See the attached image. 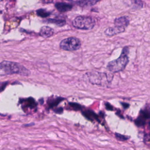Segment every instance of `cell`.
I'll use <instances>...</instances> for the list:
<instances>
[{
	"instance_id": "8992f818",
	"label": "cell",
	"mask_w": 150,
	"mask_h": 150,
	"mask_svg": "<svg viewBox=\"0 0 150 150\" xmlns=\"http://www.w3.org/2000/svg\"><path fill=\"white\" fill-rule=\"evenodd\" d=\"M125 30V28L115 26L114 27H110L106 29L104 31L105 34L107 36H113L118 33L123 32Z\"/></svg>"
},
{
	"instance_id": "e0dca14e",
	"label": "cell",
	"mask_w": 150,
	"mask_h": 150,
	"mask_svg": "<svg viewBox=\"0 0 150 150\" xmlns=\"http://www.w3.org/2000/svg\"><path fill=\"white\" fill-rule=\"evenodd\" d=\"M105 107H106V108H107V110H110V111L113 110V107H112V105H111V104H110L108 103H107L105 104Z\"/></svg>"
},
{
	"instance_id": "ffe728a7",
	"label": "cell",
	"mask_w": 150,
	"mask_h": 150,
	"mask_svg": "<svg viewBox=\"0 0 150 150\" xmlns=\"http://www.w3.org/2000/svg\"><path fill=\"white\" fill-rule=\"evenodd\" d=\"M148 125H149V128H150V122H149V123H148Z\"/></svg>"
},
{
	"instance_id": "277c9868",
	"label": "cell",
	"mask_w": 150,
	"mask_h": 150,
	"mask_svg": "<svg viewBox=\"0 0 150 150\" xmlns=\"http://www.w3.org/2000/svg\"><path fill=\"white\" fill-rule=\"evenodd\" d=\"M73 25L77 29L89 30L95 25V21L90 16H78L73 21Z\"/></svg>"
},
{
	"instance_id": "4fadbf2b",
	"label": "cell",
	"mask_w": 150,
	"mask_h": 150,
	"mask_svg": "<svg viewBox=\"0 0 150 150\" xmlns=\"http://www.w3.org/2000/svg\"><path fill=\"white\" fill-rule=\"evenodd\" d=\"M84 115H85L87 118L90 120H98V116L97 114H96L93 111H86L85 113H84Z\"/></svg>"
},
{
	"instance_id": "ac0fdd59",
	"label": "cell",
	"mask_w": 150,
	"mask_h": 150,
	"mask_svg": "<svg viewBox=\"0 0 150 150\" xmlns=\"http://www.w3.org/2000/svg\"><path fill=\"white\" fill-rule=\"evenodd\" d=\"M40 1L45 4H50L53 2V0H40Z\"/></svg>"
},
{
	"instance_id": "6da1fadb",
	"label": "cell",
	"mask_w": 150,
	"mask_h": 150,
	"mask_svg": "<svg viewBox=\"0 0 150 150\" xmlns=\"http://www.w3.org/2000/svg\"><path fill=\"white\" fill-rule=\"evenodd\" d=\"M0 69L6 74H18L23 76H29L30 71L23 65L14 62L4 60L0 63Z\"/></svg>"
},
{
	"instance_id": "d6986e66",
	"label": "cell",
	"mask_w": 150,
	"mask_h": 150,
	"mask_svg": "<svg viewBox=\"0 0 150 150\" xmlns=\"http://www.w3.org/2000/svg\"><path fill=\"white\" fill-rule=\"evenodd\" d=\"M121 104L122 105V107L124 108H127L129 107V104H127L126 103H121Z\"/></svg>"
},
{
	"instance_id": "3957f363",
	"label": "cell",
	"mask_w": 150,
	"mask_h": 150,
	"mask_svg": "<svg viewBox=\"0 0 150 150\" xmlns=\"http://www.w3.org/2000/svg\"><path fill=\"white\" fill-rule=\"evenodd\" d=\"M86 75L90 83L103 87H108L113 79L111 73L92 71L87 73Z\"/></svg>"
},
{
	"instance_id": "ba28073f",
	"label": "cell",
	"mask_w": 150,
	"mask_h": 150,
	"mask_svg": "<svg viewBox=\"0 0 150 150\" xmlns=\"http://www.w3.org/2000/svg\"><path fill=\"white\" fill-rule=\"evenodd\" d=\"M129 19L128 16H121L115 19L114 23L115 26L125 28L128 25Z\"/></svg>"
},
{
	"instance_id": "9c48e42d",
	"label": "cell",
	"mask_w": 150,
	"mask_h": 150,
	"mask_svg": "<svg viewBox=\"0 0 150 150\" xmlns=\"http://www.w3.org/2000/svg\"><path fill=\"white\" fill-rule=\"evenodd\" d=\"M55 7L59 11L64 12L70 11L73 8V6L65 2H57L55 4Z\"/></svg>"
},
{
	"instance_id": "8fae6325",
	"label": "cell",
	"mask_w": 150,
	"mask_h": 150,
	"mask_svg": "<svg viewBox=\"0 0 150 150\" xmlns=\"http://www.w3.org/2000/svg\"><path fill=\"white\" fill-rule=\"evenodd\" d=\"M138 117L144 120L145 121L146 120H150V110L148 109L141 110Z\"/></svg>"
},
{
	"instance_id": "5bb4252c",
	"label": "cell",
	"mask_w": 150,
	"mask_h": 150,
	"mask_svg": "<svg viewBox=\"0 0 150 150\" xmlns=\"http://www.w3.org/2000/svg\"><path fill=\"white\" fill-rule=\"evenodd\" d=\"M36 13L38 16L42 18H46V17H47L49 15H50V12L43 9H39L37 10Z\"/></svg>"
},
{
	"instance_id": "7c38bea8",
	"label": "cell",
	"mask_w": 150,
	"mask_h": 150,
	"mask_svg": "<svg viewBox=\"0 0 150 150\" xmlns=\"http://www.w3.org/2000/svg\"><path fill=\"white\" fill-rule=\"evenodd\" d=\"M48 22L53 23L59 26H62L66 24V21L63 19H50L47 20Z\"/></svg>"
},
{
	"instance_id": "5b68a950",
	"label": "cell",
	"mask_w": 150,
	"mask_h": 150,
	"mask_svg": "<svg viewBox=\"0 0 150 150\" xmlns=\"http://www.w3.org/2000/svg\"><path fill=\"white\" fill-rule=\"evenodd\" d=\"M81 47L80 40L75 37H70L62 40L60 43L61 49L66 51L77 50Z\"/></svg>"
},
{
	"instance_id": "52a82bcc",
	"label": "cell",
	"mask_w": 150,
	"mask_h": 150,
	"mask_svg": "<svg viewBox=\"0 0 150 150\" xmlns=\"http://www.w3.org/2000/svg\"><path fill=\"white\" fill-rule=\"evenodd\" d=\"M54 33V30L52 28L47 26H42L39 32L40 35L43 38H49L52 36Z\"/></svg>"
},
{
	"instance_id": "9a60e30c",
	"label": "cell",
	"mask_w": 150,
	"mask_h": 150,
	"mask_svg": "<svg viewBox=\"0 0 150 150\" xmlns=\"http://www.w3.org/2000/svg\"><path fill=\"white\" fill-rule=\"evenodd\" d=\"M115 138L119 140V141H126L127 139H129V137L127 136V135H122L121 134H119V133H117L115 132Z\"/></svg>"
},
{
	"instance_id": "2e32d148",
	"label": "cell",
	"mask_w": 150,
	"mask_h": 150,
	"mask_svg": "<svg viewBox=\"0 0 150 150\" xmlns=\"http://www.w3.org/2000/svg\"><path fill=\"white\" fill-rule=\"evenodd\" d=\"M7 84H8V81L0 82V93L5 90Z\"/></svg>"
},
{
	"instance_id": "30bf717a",
	"label": "cell",
	"mask_w": 150,
	"mask_h": 150,
	"mask_svg": "<svg viewBox=\"0 0 150 150\" xmlns=\"http://www.w3.org/2000/svg\"><path fill=\"white\" fill-rule=\"evenodd\" d=\"M100 0H79L78 4L80 6L87 7L94 5Z\"/></svg>"
},
{
	"instance_id": "7a4b0ae2",
	"label": "cell",
	"mask_w": 150,
	"mask_h": 150,
	"mask_svg": "<svg viewBox=\"0 0 150 150\" xmlns=\"http://www.w3.org/2000/svg\"><path fill=\"white\" fill-rule=\"evenodd\" d=\"M129 49L125 47L122 49L120 56L115 60L110 62L107 66V69L111 73H117L123 70L129 62Z\"/></svg>"
}]
</instances>
